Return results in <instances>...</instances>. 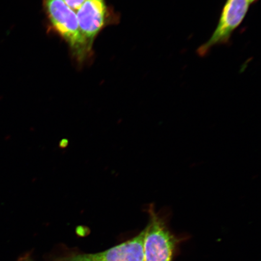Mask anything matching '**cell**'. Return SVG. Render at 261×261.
<instances>
[{"mask_svg": "<svg viewBox=\"0 0 261 261\" xmlns=\"http://www.w3.org/2000/svg\"><path fill=\"white\" fill-rule=\"evenodd\" d=\"M149 222L144 228L143 252L145 261H173L184 238L173 233L168 226L169 213L156 211L154 204L146 208Z\"/></svg>", "mask_w": 261, "mask_h": 261, "instance_id": "cell-1", "label": "cell"}, {"mask_svg": "<svg viewBox=\"0 0 261 261\" xmlns=\"http://www.w3.org/2000/svg\"><path fill=\"white\" fill-rule=\"evenodd\" d=\"M44 4L55 30L66 41L77 58L83 60L91 47L81 34L76 14L64 0H44Z\"/></svg>", "mask_w": 261, "mask_h": 261, "instance_id": "cell-2", "label": "cell"}, {"mask_svg": "<svg viewBox=\"0 0 261 261\" xmlns=\"http://www.w3.org/2000/svg\"><path fill=\"white\" fill-rule=\"evenodd\" d=\"M250 5L248 0H226L217 28L208 40L198 48V55L205 57L212 47L228 43L246 17Z\"/></svg>", "mask_w": 261, "mask_h": 261, "instance_id": "cell-3", "label": "cell"}, {"mask_svg": "<svg viewBox=\"0 0 261 261\" xmlns=\"http://www.w3.org/2000/svg\"><path fill=\"white\" fill-rule=\"evenodd\" d=\"M144 230L136 237L104 252L79 254L67 261H145L143 252Z\"/></svg>", "mask_w": 261, "mask_h": 261, "instance_id": "cell-4", "label": "cell"}, {"mask_svg": "<svg viewBox=\"0 0 261 261\" xmlns=\"http://www.w3.org/2000/svg\"><path fill=\"white\" fill-rule=\"evenodd\" d=\"M107 15L105 0H86L78 10L76 15L80 31L90 47L105 25Z\"/></svg>", "mask_w": 261, "mask_h": 261, "instance_id": "cell-5", "label": "cell"}, {"mask_svg": "<svg viewBox=\"0 0 261 261\" xmlns=\"http://www.w3.org/2000/svg\"><path fill=\"white\" fill-rule=\"evenodd\" d=\"M86 0H64L65 4H66L68 7L71 8L74 11H78L83 6Z\"/></svg>", "mask_w": 261, "mask_h": 261, "instance_id": "cell-6", "label": "cell"}, {"mask_svg": "<svg viewBox=\"0 0 261 261\" xmlns=\"http://www.w3.org/2000/svg\"><path fill=\"white\" fill-rule=\"evenodd\" d=\"M68 140L66 139L62 140L60 144V147H61L62 148H66L68 145Z\"/></svg>", "mask_w": 261, "mask_h": 261, "instance_id": "cell-7", "label": "cell"}, {"mask_svg": "<svg viewBox=\"0 0 261 261\" xmlns=\"http://www.w3.org/2000/svg\"><path fill=\"white\" fill-rule=\"evenodd\" d=\"M20 261H35L29 257H24L20 260Z\"/></svg>", "mask_w": 261, "mask_h": 261, "instance_id": "cell-8", "label": "cell"}, {"mask_svg": "<svg viewBox=\"0 0 261 261\" xmlns=\"http://www.w3.org/2000/svg\"><path fill=\"white\" fill-rule=\"evenodd\" d=\"M256 1H257V0H248L250 4H252V3H255Z\"/></svg>", "mask_w": 261, "mask_h": 261, "instance_id": "cell-9", "label": "cell"}]
</instances>
